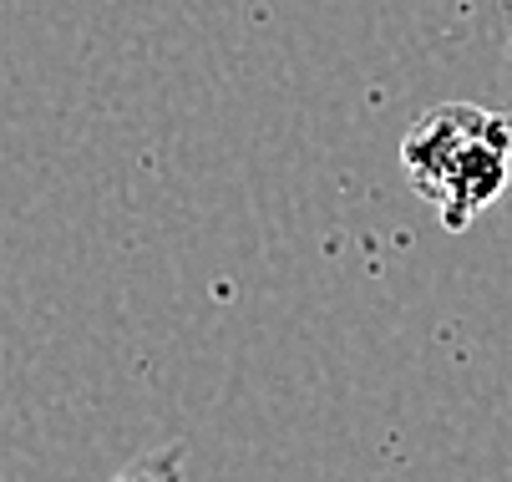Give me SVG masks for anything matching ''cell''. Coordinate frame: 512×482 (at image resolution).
<instances>
[{
  "label": "cell",
  "instance_id": "6da1fadb",
  "mask_svg": "<svg viewBox=\"0 0 512 482\" xmlns=\"http://www.w3.org/2000/svg\"><path fill=\"white\" fill-rule=\"evenodd\" d=\"M401 168L447 229H467L512 178V117L472 102L431 107L401 137Z\"/></svg>",
  "mask_w": 512,
  "mask_h": 482
},
{
  "label": "cell",
  "instance_id": "7a4b0ae2",
  "mask_svg": "<svg viewBox=\"0 0 512 482\" xmlns=\"http://www.w3.org/2000/svg\"><path fill=\"white\" fill-rule=\"evenodd\" d=\"M112 482H183V447H158L127 462Z\"/></svg>",
  "mask_w": 512,
  "mask_h": 482
}]
</instances>
